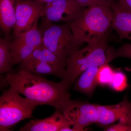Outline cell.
Here are the masks:
<instances>
[{"instance_id":"8fae6325","label":"cell","mask_w":131,"mask_h":131,"mask_svg":"<svg viewBox=\"0 0 131 131\" xmlns=\"http://www.w3.org/2000/svg\"><path fill=\"white\" fill-rule=\"evenodd\" d=\"M113 12L112 27L120 38L131 40V11L120 6L117 2L111 5Z\"/></svg>"},{"instance_id":"cb8c5ba5","label":"cell","mask_w":131,"mask_h":131,"mask_svg":"<svg viewBox=\"0 0 131 131\" xmlns=\"http://www.w3.org/2000/svg\"><path fill=\"white\" fill-rule=\"evenodd\" d=\"M26 1H37L43 3H47L55 1H57V0H26Z\"/></svg>"},{"instance_id":"d6986e66","label":"cell","mask_w":131,"mask_h":131,"mask_svg":"<svg viewBox=\"0 0 131 131\" xmlns=\"http://www.w3.org/2000/svg\"><path fill=\"white\" fill-rule=\"evenodd\" d=\"M114 71L108 63L99 67L97 75L98 84L103 86L109 85L112 79Z\"/></svg>"},{"instance_id":"d4e9b609","label":"cell","mask_w":131,"mask_h":131,"mask_svg":"<svg viewBox=\"0 0 131 131\" xmlns=\"http://www.w3.org/2000/svg\"><path fill=\"white\" fill-rule=\"evenodd\" d=\"M130 103H131V102H130Z\"/></svg>"},{"instance_id":"7a4b0ae2","label":"cell","mask_w":131,"mask_h":131,"mask_svg":"<svg viewBox=\"0 0 131 131\" xmlns=\"http://www.w3.org/2000/svg\"><path fill=\"white\" fill-rule=\"evenodd\" d=\"M107 36V34L97 42L87 44L68 57L64 75L59 82L66 89H69L88 69L94 66L100 67L113 60L114 50L108 46Z\"/></svg>"},{"instance_id":"2e32d148","label":"cell","mask_w":131,"mask_h":131,"mask_svg":"<svg viewBox=\"0 0 131 131\" xmlns=\"http://www.w3.org/2000/svg\"><path fill=\"white\" fill-rule=\"evenodd\" d=\"M34 61L50 63L66 68L58 57L45 47L43 44L35 50L23 62Z\"/></svg>"},{"instance_id":"30bf717a","label":"cell","mask_w":131,"mask_h":131,"mask_svg":"<svg viewBox=\"0 0 131 131\" xmlns=\"http://www.w3.org/2000/svg\"><path fill=\"white\" fill-rule=\"evenodd\" d=\"M72 124L58 110L43 119H31L20 128V131H73Z\"/></svg>"},{"instance_id":"ffe728a7","label":"cell","mask_w":131,"mask_h":131,"mask_svg":"<svg viewBox=\"0 0 131 131\" xmlns=\"http://www.w3.org/2000/svg\"><path fill=\"white\" fill-rule=\"evenodd\" d=\"M118 57L127 58L131 59V44L125 43L122 45L116 50L114 51L113 59Z\"/></svg>"},{"instance_id":"9a60e30c","label":"cell","mask_w":131,"mask_h":131,"mask_svg":"<svg viewBox=\"0 0 131 131\" xmlns=\"http://www.w3.org/2000/svg\"><path fill=\"white\" fill-rule=\"evenodd\" d=\"M10 47L12 56L11 66L21 63L38 47L13 39L10 40Z\"/></svg>"},{"instance_id":"52a82bcc","label":"cell","mask_w":131,"mask_h":131,"mask_svg":"<svg viewBox=\"0 0 131 131\" xmlns=\"http://www.w3.org/2000/svg\"><path fill=\"white\" fill-rule=\"evenodd\" d=\"M85 8L75 0H57L45 3L43 16L51 22L70 24L81 17Z\"/></svg>"},{"instance_id":"8992f818","label":"cell","mask_w":131,"mask_h":131,"mask_svg":"<svg viewBox=\"0 0 131 131\" xmlns=\"http://www.w3.org/2000/svg\"><path fill=\"white\" fill-rule=\"evenodd\" d=\"M61 112L71 123L73 131L86 130V127L98 121L96 105L86 102L71 100Z\"/></svg>"},{"instance_id":"7c38bea8","label":"cell","mask_w":131,"mask_h":131,"mask_svg":"<svg viewBox=\"0 0 131 131\" xmlns=\"http://www.w3.org/2000/svg\"><path fill=\"white\" fill-rule=\"evenodd\" d=\"M19 69L26 70L35 74L52 75L59 78L61 80L63 78L65 73V68L44 62H23L20 63Z\"/></svg>"},{"instance_id":"ac0fdd59","label":"cell","mask_w":131,"mask_h":131,"mask_svg":"<svg viewBox=\"0 0 131 131\" xmlns=\"http://www.w3.org/2000/svg\"><path fill=\"white\" fill-rule=\"evenodd\" d=\"M108 86L115 91H124L128 86L126 76L122 71H115L112 79Z\"/></svg>"},{"instance_id":"603a6c76","label":"cell","mask_w":131,"mask_h":131,"mask_svg":"<svg viewBox=\"0 0 131 131\" xmlns=\"http://www.w3.org/2000/svg\"><path fill=\"white\" fill-rule=\"evenodd\" d=\"M117 2L120 6L131 11V0H117Z\"/></svg>"},{"instance_id":"277c9868","label":"cell","mask_w":131,"mask_h":131,"mask_svg":"<svg viewBox=\"0 0 131 131\" xmlns=\"http://www.w3.org/2000/svg\"><path fill=\"white\" fill-rule=\"evenodd\" d=\"M42 18L39 28L43 33V44L58 57L66 67L68 57L80 49L83 44L76 40L69 23L56 25L44 16Z\"/></svg>"},{"instance_id":"e0dca14e","label":"cell","mask_w":131,"mask_h":131,"mask_svg":"<svg viewBox=\"0 0 131 131\" xmlns=\"http://www.w3.org/2000/svg\"><path fill=\"white\" fill-rule=\"evenodd\" d=\"M10 37L0 39V73L10 72L12 69V56Z\"/></svg>"},{"instance_id":"9c48e42d","label":"cell","mask_w":131,"mask_h":131,"mask_svg":"<svg viewBox=\"0 0 131 131\" xmlns=\"http://www.w3.org/2000/svg\"><path fill=\"white\" fill-rule=\"evenodd\" d=\"M98 119L97 124L107 126L115 121L123 119L131 125V105L127 95L118 104L112 105H96Z\"/></svg>"},{"instance_id":"5b68a950","label":"cell","mask_w":131,"mask_h":131,"mask_svg":"<svg viewBox=\"0 0 131 131\" xmlns=\"http://www.w3.org/2000/svg\"><path fill=\"white\" fill-rule=\"evenodd\" d=\"M9 89L0 97V131H7L18 122L32 117L37 105Z\"/></svg>"},{"instance_id":"6da1fadb","label":"cell","mask_w":131,"mask_h":131,"mask_svg":"<svg viewBox=\"0 0 131 131\" xmlns=\"http://www.w3.org/2000/svg\"><path fill=\"white\" fill-rule=\"evenodd\" d=\"M9 89L22 94L37 105H46L62 111L71 94L60 82L49 81L40 75L22 69L9 73L3 78Z\"/></svg>"},{"instance_id":"7402d4cb","label":"cell","mask_w":131,"mask_h":131,"mask_svg":"<svg viewBox=\"0 0 131 131\" xmlns=\"http://www.w3.org/2000/svg\"><path fill=\"white\" fill-rule=\"evenodd\" d=\"M104 131H131V125L123 120L120 119L117 124L106 127Z\"/></svg>"},{"instance_id":"5bb4252c","label":"cell","mask_w":131,"mask_h":131,"mask_svg":"<svg viewBox=\"0 0 131 131\" xmlns=\"http://www.w3.org/2000/svg\"><path fill=\"white\" fill-rule=\"evenodd\" d=\"M15 0H0V26L5 37H9L16 22Z\"/></svg>"},{"instance_id":"4fadbf2b","label":"cell","mask_w":131,"mask_h":131,"mask_svg":"<svg viewBox=\"0 0 131 131\" xmlns=\"http://www.w3.org/2000/svg\"><path fill=\"white\" fill-rule=\"evenodd\" d=\"M99 68L98 66H94L82 73L74 84V90L91 96L98 84L97 75Z\"/></svg>"},{"instance_id":"3957f363","label":"cell","mask_w":131,"mask_h":131,"mask_svg":"<svg viewBox=\"0 0 131 131\" xmlns=\"http://www.w3.org/2000/svg\"><path fill=\"white\" fill-rule=\"evenodd\" d=\"M112 20L111 5H95L85 8L81 17L70 26L77 41L92 43L107 35Z\"/></svg>"},{"instance_id":"44dd1931","label":"cell","mask_w":131,"mask_h":131,"mask_svg":"<svg viewBox=\"0 0 131 131\" xmlns=\"http://www.w3.org/2000/svg\"><path fill=\"white\" fill-rule=\"evenodd\" d=\"M83 7H88L95 5H111L117 0H75Z\"/></svg>"},{"instance_id":"ba28073f","label":"cell","mask_w":131,"mask_h":131,"mask_svg":"<svg viewBox=\"0 0 131 131\" xmlns=\"http://www.w3.org/2000/svg\"><path fill=\"white\" fill-rule=\"evenodd\" d=\"M45 3L37 1L15 0L16 22L13 34L30 30L43 16Z\"/></svg>"}]
</instances>
